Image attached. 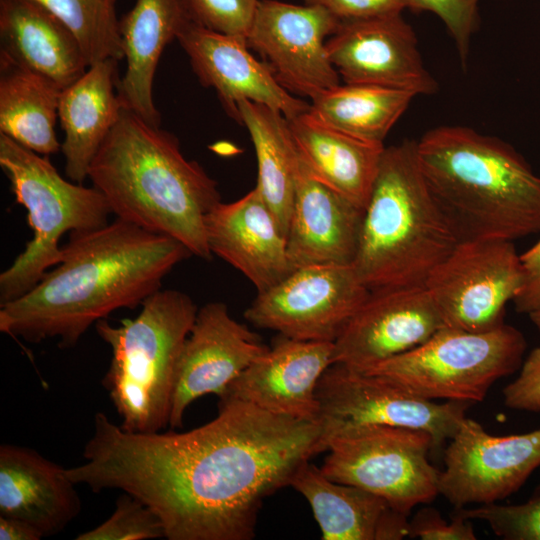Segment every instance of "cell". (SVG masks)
Listing matches in <instances>:
<instances>
[{
    "label": "cell",
    "mask_w": 540,
    "mask_h": 540,
    "mask_svg": "<svg viewBox=\"0 0 540 540\" xmlns=\"http://www.w3.org/2000/svg\"><path fill=\"white\" fill-rule=\"evenodd\" d=\"M324 451L321 421L221 398L212 421L180 433L127 432L98 412L85 463L66 474L94 492L140 499L168 540H251L263 501Z\"/></svg>",
    "instance_id": "obj_1"
},
{
    "label": "cell",
    "mask_w": 540,
    "mask_h": 540,
    "mask_svg": "<svg viewBox=\"0 0 540 540\" xmlns=\"http://www.w3.org/2000/svg\"><path fill=\"white\" fill-rule=\"evenodd\" d=\"M190 255L178 240L119 218L70 232L56 268L0 306V331L29 343L56 338L60 348L73 347L112 312L141 307Z\"/></svg>",
    "instance_id": "obj_2"
},
{
    "label": "cell",
    "mask_w": 540,
    "mask_h": 540,
    "mask_svg": "<svg viewBox=\"0 0 540 540\" xmlns=\"http://www.w3.org/2000/svg\"><path fill=\"white\" fill-rule=\"evenodd\" d=\"M88 178L116 218L174 238L192 255L212 259L205 217L221 202L217 183L196 161L185 158L172 133L123 106Z\"/></svg>",
    "instance_id": "obj_3"
},
{
    "label": "cell",
    "mask_w": 540,
    "mask_h": 540,
    "mask_svg": "<svg viewBox=\"0 0 540 540\" xmlns=\"http://www.w3.org/2000/svg\"><path fill=\"white\" fill-rule=\"evenodd\" d=\"M423 176L461 241L540 231V177L509 144L460 125L416 141Z\"/></svg>",
    "instance_id": "obj_4"
},
{
    "label": "cell",
    "mask_w": 540,
    "mask_h": 540,
    "mask_svg": "<svg viewBox=\"0 0 540 540\" xmlns=\"http://www.w3.org/2000/svg\"><path fill=\"white\" fill-rule=\"evenodd\" d=\"M461 242L419 166L416 141L385 147L353 266L370 290L424 286Z\"/></svg>",
    "instance_id": "obj_5"
},
{
    "label": "cell",
    "mask_w": 540,
    "mask_h": 540,
    "mask_svg": "<svg viewBox=\"0 0 540 540\" xmlns=\"http://www.w3.org/2000/svg\"><path fill=\"white\" fill-rule=\"evenodd\" d=\"M198 309L178 290H158L133 319L95 323L112 352L103 386L122 422L132 433H155L170 421L178 359Z\"/></svg>",
    "instance_id": "obj_6"
},
{
    "label": "cell",
    "mask_w": 540,
    "mask_h": 540,
    "mask_svg": "<svg viewBox=\"0 0 540 540\" xmlns=\"http://www.w3.org/2000/svg\"><path fill=\"white\" fill-rule=\"evenodd\" d=\"M0 166L16 202L27 210L33 231L10 267L0 274V306L30 291L62 258L59 241L66 232L97 229L108 223L111 209L93 187L64 179L46 155L0 133Z\"/></svg>",
    "instance_id": "obj_7"
},
{
    "label": "cell",
    "mask_w": 540,
    "mask_h": 540,
    "mask_svg": "<svg viewBox=\"0 0 540 540\" xmlns=\"http://www.w3.org/2000/svg\"><path fill=\"white\" fill-rule=\"evenodd\" d=\"M525 349L523 334L504 323L482 332L443 326L421 345L363 372L428 400L479 402L519 368Z\"/></svg>",
    "instance_id": "obj_8"
},
{
    "label": "cell",
    "mask_w": 540,
    "mask_h": 540,
    "mask_svg": "<svg viewBox=\"0 0 540 540\" xmlns=\"http://www.w3.org/2000/svg\"><path fill=\"white\" fill-rule=\"evenodd\" d=\"M431 449L433 439L422 430L349 426L328 437L320 469L329 479L371 492L408 516L416 505L439 495V471L428 460Z\"/></svg>",
    "instance_id": "obj_9"
},
{
    "label": "cell",
    "mask_w": 540,
    "mask_h": 540,
    "mask_svg": "<svg viewBox=\"0 0 540 540\" xmlns=\"http://www.w3.org/2000/svg\"><path fill=\"white\" fill-rule=\"evenodd\" d=\"M317 398L326 448L328 437L341 428L388 425L425 431L436 449L454 436L470 404L428 400L390 379L337 363L321 376Z\"/></svg>",
    "instance_id": "obj_10"
},
{
    "label": "cell",
    "mask_w": 540,
    "mask_h": 540,
    "mask_svg": "<svg viewBox=\"0 0 540 540\" xmlns=\"http://www.w3.org/2000/svg\"><path fill=\"white\" fill-rule=\"evenodd\" d=\"M522 284L512 241L464 240L428 276L424 286L445 326L472 332L503 324L505 306Z\"/></svg>",
    "instance_id": "obj_11"
},
{
    "label": "cell",
    "mask_w": 540,
    "mask_h": 540,
    "mask_svg": "<svg viewBox=\"0 0 540 540\" xmlns=\"http://www.w3.org/2000/svg\"><path fill=\"white\" fill-rule=\"evenodd\" d=\"M369 294L353 264L309 265L258 292L244 317L289 338L334 342Z\"/></svg>",
    "instance_id": "obj_12"
},
{
    "label": "cell",
    "mask_w": 540,
    "mask_h": 540,
    "mask_svg": "<svg viewBox=\"0 0 540 540\" xmlns=\"http://www.w3.org/2000/svg\"><path fill=\"white\" fill-rule=\"evenodd\" d=\"M341 20L320 5L259 0L247 46L257 51L290 93L312 99L340 84L326 38Z\"/></svg>",
    "instance_id": "obj_13"
},
{
    "label": "cell",
    "mask_w": 540,
    "mask_h": 540,
    "mask_svg": "<svg viewBox=\"0 0 540 540\" xmlns=\"http://www.w3.org/2000/svg\"><path fill=\"white\" fill-rule=\"evenodd\" d=\"M438 492L456 509L516 492L540 466V429L493 436L465 417L445 451Z\"/></svg>",
    "instance_id": "obj_14"
},
{
    "label": "cell",
    "mask_w": 540,
    "mask_h": 540,
    "mask_svg": "<svg viewBox=\"0 0 540 540\" xmlns=\"http://www.w3.org/2000/svg\"><path fill=\"white\" fill-rule=\"evenodd\" d=\"M326 49L345 83L383 86L416 96L437 91L415 32L402 14L341 21L327 39Z\"/></svg>",
    "instance_id": "obj_15"
},
{
    "label": "cell",
    "mask_w": 540,
    "mask_h": 540,
    "mask_svg": "<svg viewBox=\"0 0 540 540\" xmlns=\"http://www.w3.org/2000/svg\"><path fill=\"white\" fill-rule=\"evenodd\" d=\"M443 326L425 286L370 291L333 342L332 364L365 371L421 345Z\"/></svg>",
    "instance_id": "obj_16"
},
{
    "label": "cell",
    "mask_w": 540,
    "mask_h": 540,
    "mask_svg": "<svg viewBox=\"0 0 540 540\" xmlns=\"http://www.w3.org/2000/svg\"><path fill=\"white\" fill-rule=\"evenodd\" d=\"M269 347L236 321L223 302L198 309L183 344L172 393L169 425L179 428L188 406L206 394L220 398L229 385Z\"/></svg>",
    "instance_id": "obj_17"
},
{
    "label": "cell",
    "mask_w": 540,
    "mask_h": 540,
    "mask_svg": "<svg viewBox=\"0 0 540 540\" xmlns=\"http://www.w3.org/2000/svg\"><path fill=\"white\" fill-rule=\"evenodd\" d=\"M177 40L201 84L213 88L227 114L239 123L238 105L251 101L266 105L292 119L310 104L296 98L275 78L265 62L249 52L243 39L188 23Z\"/></svg>",
    "instance_id": "obj_18"
},
{
    "label": "cell",
    "mask_w": 540,
    "mask_h": 540,
    "mask_svg": "<svg viewBox=\"0 0 540 540\" xmlns=\"http://www.w3.org/2000/svg\"><path fill=\"white\" fill-rule=\"evenodd\" d=\"M333 342L307 341L283 335L255 359L219 398H232L267 412L320 421L317 386L332 364Z\"/></svg>",
    "instance_id": "obj_19"
},
{
    "label": "cell",
    "mask_w": 540,
    "mask_h": 540,
    "mask_svg": "<svg viewBox=\"0 0 540 540\" xmlns=\"http://www.w3.org/2000/svg\"><path fill=\"white\" fill-rule=\"evenodd\" d=\"M209 249L263 292L294 271L287 238L255 186L242 198L219 202L205 217Z\"/></svg>",
    "instance_id": "obj_20"
},
{
    "label": "cell",
    "mask_w": 540,
    "mask_h": 540,
    "mask_svg": "<svg viewBox=\"0 0 540 540\" xmlns=\"http://www.w3.org/2000/svg\"><path fill=\"white\" fill-rule=\"evenodd\" d=\"M363 214V208L318 180L300 158L287 235L293 269L353 264Z\"/></svg>",
    "instance_id": "obj_21"
},
{
    "label": "cell",
    "mask_w": 540,
    "mask_h": 540,
    "mask_svg": "<svg viewBox=\"0 0 540 540\" xmlns=\"http://www.w3.org/2000/svg\"><path fill=\"white\" fill-rule=\"evenodd\" d=\"M75 483L66 469L37 451L0 447V515L23 520L43 537L61 532L80 512Z\"/></svg>",
    "instance_id": "obj_22"
},
{
    "label": "cell",
    "mask_w": 540,
    "mask_h": 540,
    "mask_svg": "<svg viewBox=\"0 0 540 540\" xmlns=\"http://www.w3.org/2000/svg\"><path fill=\"white\" fill-rule=\"evenodd\" d=\"M290 486L309 503L323 540H398L408 536V516L381 497L335 482L305 462Z\"/></svg>",
    "instance_id": "obj_23"
},
{
    "label": "cell",
    "mask_w": 540,
    "mask_h": 540,
    "mask_svg": "<svg viewBox=\"0 0 540 540\" xmlns=\"http://www.w3.org/2000/svg\"><path fill=\"white\" fill-rule=\"evenodd\" d=\"M195 21L185 0H137L119 21L127 68L117 91L124 107L159 126L153 82L160 56L183 28Z\"/></svg>",
    "instance_id": "obj_24"
},
{
    "label": "cell",
    "mask_w": 540,
    "mask_h": 540,
    "mask_svg": "<svg viewBox=\"0 0 540 540\" xmlns=\"http://www.w3.org/2000/svg\"><path fill=\"white\" fill-rule=\"evenodd\" d=\"M0 56L49 79L62 90L89 65L73 33L33 0H0Z\"/></svg>",
    "instance_id": "obj_25"
},
{
    "label": "cell",
    "mask_w": 540,
    "mask_h": 540,
    "mask_svg": "<svg viewBox=\"0 0 540 540\" xmlns=\"http://www.w3.org/2000/svg\"><path fill=\"white\" fill-rule=\"evenodd\" d=\"M117 62L108 59L89 66L60 94L58 118L64 131L60 150L66 176L75 183L88 178L92 160L120 116Z\"/></svg>",
    "instance_id": "obj_26"
},
{
    "label": "cell",
    "mask_w": 540,
    "mask_h": 540,
    "mask_svg": "<svg viewBox=\"0 0 540 540\" xmlns=\"http://www.w3.org/2000/svg\"><path fill=\"white\" fill-rule=\"evenodd\" d=\"M308 111L288 119L301 160L318 180L365 209L384 144L329 127Z\"/></svg>",
    "instance_id": "obj_27"
},
{
    "label": "cell",
    "mask_w": 540,
    "mask_h": 540,
    "mask_svg": "<svg viewBox=\"0 0 540 540\" xmlns=\"http://www.w3.org/2000/svg\"><path fill=\"white\" fill-rule=\"evenodd\" d=\"M61 92L49 79L0 56V133L41 155L59 151Z\"/></svg>",
    "instance_id": "obj_28"
},
{
    "label": "cell",
    "mask_w": 540,
    "mask_h": 540,
    "mask_svg": "<svg viewBox=\"0 0 540 540\" xmlns=\"http://www.w3.org/2000/svg\"><path fill=\"white\" fill-rule=\"evenodd\" d=\"M238 112L239 123L247 128L255 147L256 187L287 238L300 160L288 119L275 109L251 101L240 102Z\"/></svg>",
    "instance_id": "obj_29"
},
{
    "label": "cell",
    "mask_w": 540,
    "mask_h": 540,
    "mask_svg": "<svg viewBox=\"0 0 540 540\" xmlns=\"http://www.w3.org/2000/svg\"><path fill=\"white\" fill-rule=\"evenodd\" d=\"M415 96L409 91L377 85L338 84L313 97L308 112L350 136L383 144Z\"/></svg>",
    "instance_id": "obj_30"
},
{
    "label": "cell",
    "mask_w": 540,
    "mask_h": 540,
    "mask_svg": "<svg viewBox=\"0 0 540 540\" xmlns=\"http://www.w3.org/2000/svg\"><path fill=\"white\" fill-rule=\"evenodd\" d=\"M75 36L89 66L124 58L115 0H33Z\"/></svg>",
    "instance_id": "obj_31"
},
{
    "label": "cell",
    "mask_w": 540,
    "mask_h": 540,
    "mask_svg": "<svg viewBox=\"0 0 540 540\" xmlns=\"http://www.w3.org/2000/svg\"><path fill=\"white\" fill-rule=\"evenodd\" d=\"M164 537L158 515L140 499L124 492L114 512L99 526L79 534L77 540H147Z\"/></svg>",
    "instance_id": "obj_32"
},
{
    "label": "cell",
    "mask_w": 540,
    "mask_h": 540,
    "mask_svg": "<svg viewBox=\"0 0 540 540\" xmlns=\"http://www.w3.org/2000/svg\"><path fill=\"white\" fill-rule=\"evenodd\" d=\"M453 515L468 520H482L491 530L507 540H540V489L525 503H496L474 508H458Z\"/></svg>",
    "instance_id": "obj_33"
},
{
    "label": "cell",
    "mask_w": 540,
    "mask_h": 540,
    "mask_svg": "<svg viewBox=\"0 0 540 540\" xmlns=\"http://www.w3.org/2000/svg\"><path fill=\"white\" fill-rule=\"evenodd\" d=\"M200 25L247 42L259 0H185Z\"/></svg>",
    "instance_id": "obj_34"
},
{
    "label": "cell",
    "mask_w": 540,
    "mask_h": 540,
    "mask_svg": "<svg viewBox=\"0 0 540 540\" xmlns=\"http://www.w3.org/2000/svg\"><path fill=\"white\" fill-rule=\"evenodd\" d=\"M480 0H411L413 12H431L441 19L465 66L471 39L479 26Z\"/></svg>",
    "instance_id": "obj_35"
},
{
    "label": "cell",
    "mask_w": 540,
    "mask_h": 540,
    "mask_svg": "<svg viewBox=\"0 0 540 540\" xmlns=\"http://www.w3.org/2000/svg\"><path fill=\"white\" fill-rule=\"evenodd\" d=\"M408 537L422 540H475L471 520L452 514L447 522L433 508L421 509L408 524Z\"/></svg>",
    "instance_id": "obj_36"
},
{
    "label": "cell",
    "mask_w": 540,
    "mask_h": 540,
    "mask_svg": "<svg viewBox=\"0 0 540 540\" xmlns=\"http://www.w3.org/2000/svg\"><path fill=\"white\" fill-rule=\"evenodd\" d=\"M503 397L510 409L540 411V346L530 352L519 376L503 389Z\"/></svg>",
    "instance_id": "obj_37"
},
{
    "label": "cell",
    "mask_w": 540,
    "mask_h": 540,
    "mask_svg": "<svg viewBox=\"0 0 540 540\" xmlns=\"http://www.w3.org/2000/svg\"><path fill=\"white\" fill-rule=\"evenodd\" d=\"M305 4L320 5L341 21L384 17L402 14L410 8L411 0H303Z\"/></svg>",
    "instance_id": "obj_38"
},
{
    "label": "cell",
    "mask_w": 540,
    "mask_h": 540,
    "mask_svg": "<svg viewBox=\"0 0 540 540\" xmlns=\"http://www.w3.org/2000/svg\"><path fill=\"white\" fill-rule=\"evenodd\" d=\"M521 288L514 298L515 308L528 315L540 311V239L520 255Z\"/></svg>",
    "instance_id": "obj_39"
},
{
    "label": "cell",
    "mask_w": 540,
    "mask_h": 540,
    "mask_svg": "<svg viewBox=\"0 0 540 540\" xmlns=\"http://www.w3.org/2000/svg\"><path fill=\"white\" fill-rule=\"evenodd\" d=\"M43 535L31 524L0 515V540H39Z\"/></svg>",
    "instance_id": "obj_40"
},
{
    "label": "cell",
    "mask_w": 540,
    "mask_h": 540,
    "mask_svg": "<svg viewBox=\"0 0 540 540\" xmlns=\"http://www.w3.org/2000/svg\"><path fill=\"white\" fill-rule=\"evenodd\" d=\"M534 325L538 328L540 331V311H537L535 313H532L529 315Z\"/></svg>",
    "instance_id": "obj_41"
}]
</instances>
